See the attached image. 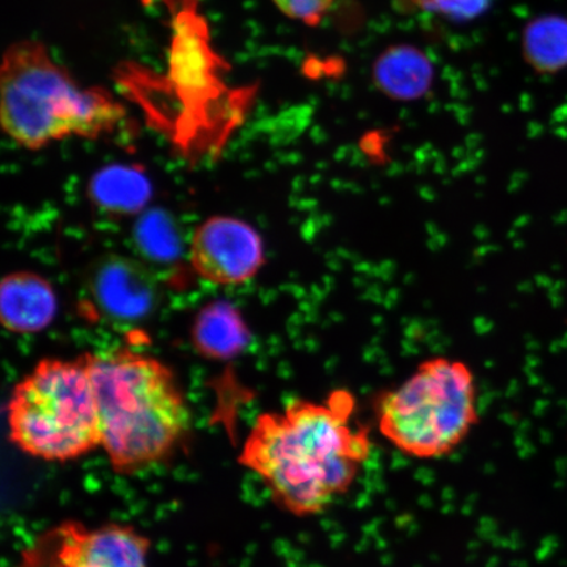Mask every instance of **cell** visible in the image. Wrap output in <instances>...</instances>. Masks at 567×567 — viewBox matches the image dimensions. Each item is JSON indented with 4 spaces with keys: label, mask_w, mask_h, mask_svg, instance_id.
Listing matches in <instances>:
<instances>
[{
    "label": "cell",
    "mask_w": 567,
    "mask_h": 567,
    "mask_svg": "<svg viewBox=\"0 0 567 567\" xmlns=\"http://www.w3.org/2000/svg\"><path fill=\"white\" fill-rule=\"evenodd\" d=\"M197 340L198 346L203 349L217 352L231 350L234 342H239L243 337L240 324L236 321V317L221 313V310L210 311L204 315L198 322Z\"/></svg>",
    "instance_id": "obj_12"
},
{
    "label": "cell",
    "mask_w": 567,
    "mask_h": 567,
    "mask_svg": "<svg viewBox=\"0 0 567 567\" xmlns=\"http://www.w3.org/2000/svg\"><path fill=\"white\" fill-rule=\"evenodd\" d=\"M422 10L455 20H472L488 9L493 0H413Z\"/></svg>",
    "instance_id": "obj_13"
},
{
    "label": "cell",
    "mask_w": 567,
    "mask_h": 567,
    "mask_svg": "<svg viewBox=\"0 0 567 567\" xmlns=\"http://www.w3.org/2000/svg\"><path fill=\"white\" fill-rule=\"evenodd\" d=\"M524 53L537 70L553 71L567 62V23L556 18H544L527 27Z\"/></svg>",
    "instance_id": "obj_11"
},
{
    "label": "cell",
    "mask_w": 567,
    "mask_h": 567,
    "mask_svg": "<svg viewBox=\"0 0 567 567\" xmlns=\"http://www.w3.org/2000/svg\"><path fill=\"white\" fill-rule=\"evenodd\" d=\"M0 313L4 328L13 332H38L52 323L56 297L39 275L18 272L7 276L0 289Z\"/></svg>",
    "instance_id": "obj_9"
},
{
    "label": "cell",
    "mask_w": 567,
    "mask_h": 567,
    "mask_svg": "<svg viewBox=\"0 0 567 567\" xmlns=\"http://www.w3.org/2000/svg\"><path fill=\"white\" fill-rule=\"evenodd\" d=\"M7 414L12 443L33 457L69 461L102 445L83 358L41 360L13 389Z\"/></svg>",
    "instance_id": "obj_5"
},
{
    "label": "cell",
    "mask_w": 567,
    "mask_h": 567,
    "mask_svg": "<svg viewBox=\"0 0 567 567\" xmlns=\"http://www.w3.org/2000/svg\"><path fill=\"white\" fill-rule=\"evenodd\" d=\"M357 400L338 389L323 401L293 400L260 414L239 463L297 517L328 512L350 493L372 453L371 431L354 421Z\"/></svg>",
    "instance_id": "obj_1"
},
{
    "label": "cell",
    "mask_w": 567,
    "mask_h": 567,
    "mask_svg": "<svg viewBox=\"0 0 567 567\" xmlns=\"http://www.w3.org/2000/svg\"><path fill=\"white\" fill-rule=\"evenodd\" d=\"M434 76V65L429 55L406 44L388 48L373 65L375 86L382 94L401 102L427 95Z\"/></svg>",
    "instance_id": "obj_10"
},
{
    "label": "cell",
    "mask_w": 567,
    "mask_h": 567,
    "mask_svg": "<svg viewBox=\"0 0 567 567\" xmlns=\"http://www.w3.org/2000/svg\"><path fill=\"white\" fill-rule=\"evenodd\" d=\"M374 413L380 434L402 455L450 456L480 421L476 379L463 361L424 360L399 386L378 396Z\"/></svg>",
    "instance_id": "obj_4"
},
{
    "label": "cell",
    "mask_w": 567,
    "mask_h": 567,
    "mask_svg": "<svg viewBox=\"0 0 567 567\" xmlns=\"http://www.w3.org/2000/svg\"><path fill=\"white\" fill-rule=\"evenodd\" d=\"M0 90L3 130L30 151L68 137H101L125 115L105 90L81 89L38 41L17 42L4 53Z\"/></svg>",
    "instance_id": "obj_3"
},
{
    "label": "cell",
    "mask_w": 567,
    "mask_h": 567,
    "mask_svg": "<svg viewBox=\"0 0 567 567\" xmlns=\"http://www.w3.org/2000/svg\"><path fill=\"white\" fill-rule=\"evenodd\" d=\"M103 450L113 471L158 463L188 429L189 410L172 370L130 347L86 353Z\"/></svg>",
    "instance_id": "obj_2"
},
{
    "label": "cell",
    "mask_w": 567,
    "mask_h": 567,
    "mask_svg": "<svg viewBox=\"0 0 567 567\" xmlns=\"http://www.w3.org/2000/svg\"><path fill=\"white\" fill-rule=\"evenodd\" d=\"M189 260L203 280L215 286H240L264 267V239L243 219L212 217L195 230Z\"/></svg>",
    "instance_id": "obj_7"
},
{
    "label": "cell",
    "mask_w": 567,
    "mask_h": 567,
    "mask_svg": "<svg viewBox=\"0 0 567 567\" xmlns=\"http://www.w3.org/2000/svg\"><path fill=\"white\" fill-rule=\"evenodd\" d=\"M148 549L147 538L132 527L68 522L33 544L23 567H147Z\"/></svg>",
    "instance_id": "obj_6"
},
{
    "label": "cell",
    "mask_w": 567,
    "mask_h": 567,
    "mask_svg": "<svg viewBox=\"0 0 567 567\" xmlns=\"http://www.w3.org/2000/svg\"><path fill=\"white\" fill-rule=\"evenodd\" d=\"M205 32V25L193 13H181L175 21L169 75L189 102L208 101L219 87L216 55Z\"/></svg>",
    "instance_id": "obj_8"
},
{
    "label": "cell",
    "mask_w": 567,
    "mask_h": 567,
    "mask_svg": "<svg viewBox=\"0 0 567 567\" xmlns=\"http://www.w3.org/2000/svg\"><path fill=\"white\" fill-rule=\"evenodd\" d=\"M278 9L290 19L317 25L331 9L334 0H272Z\"/></svg>",
    "instance_id": "obj_14"
}]
</instances>
